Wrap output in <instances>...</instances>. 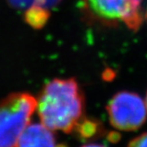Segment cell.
Listing matches in <instances>:
<instances>
[{
  "label": "cell",
  "instance_id": "cell-1",
  "mask_svg": "<svg viewBox=\"0 0 147 147\" xmlns=\"http://www.w3.org/2000/svg\"><path fill=\"white\" fill-rule=\"evenodd\" d=\"M38 114L52 131L69 133L75 129L84 110V99L74 79H56L47 83L37 99Z\"/></svg>",
  "mask_w": 147,
  "mask_h": 147
},
{
  "label": "cell",
  "instance_id": "cell-2",
  "mask_svg": "<svg viewBox=\"0 0 147 147\" xmlns=\"http://www.w3.org/2000/svg\"><path fill=\"white\" fill-rule=\"evenodd\" d=\"M36 108L37 99L26 92L11 93L0 100V147H17Z\"/></svg>",
  "mask_w": 147,
  "mask_h": 147
},
{
  "label": "cell",
  "instance_id": "cell-3",
  "mask_svg": "<svg viewBox=\"0 0 147 147\" xmlns=\"http://www.w3.org/2000/svg\"><path fill=\"white\" fill-rule=\"evenodd\" d=\"M111 125L121 131H135L146 120L145 101L137 93L120 92L116 93L106 106Z\"/></svg>",
  "mask_w": 147,
  "mask_h": 147
},
{
  "label": "cell",
  "instance_id": "cell-4",
  "mask_svg": "<svg viewBox=\"0 0 147 147\" xmlns=\"http://www.w3.org/2000/svg\"><path fill=\"white\" fill-rule=\"evenodd\" d=\"M92 15L108 23L123 22L137 30L142 22V0H85Z\"/></svg>",
  "mask_w": 147,
  "mask_h": 147
},
{
  "label": "cell",
  "instance_id": "cell-5",
  "mask_svg": "<svg viewBox=\"0 0 147 147\" xmlns=\"http://www.w3.org/2000/svg\"><path fill=\"white\" fill-rule=\"evenodd\" d=\"M17 147H56L52 130L41 123L29 124L22 131Z\"/></svg>",
  "mask_w": 147,
  "mask_h": 147
},
{
  "label": "cell",
  "instance_id": "cell-6",
  "mask_svg": "<svg viewBox=\"0 0 147 147\" xmlns=\"http://www.w3.org/2000/svg\"><path fill=\"white\" fill-rule=\"evenodd\" d=\"M12 6L16 7H37L48 10L57 4L61 0H8Z\"/></svg>",
  "mask_w": 147,
  "mask_h": 147
},
{
  "label": "cell",
  "instance_id": "cell-7",
  "mask_svg": "<svg viewBox=\"0 0 147 147\" xmlns=\"http://www.w3.org/2000/svg\"><path fill=\"white\" fill-rule=\"evenodd\" d=\"M75 129L78 131L79 137L85 139L93 137L97 131H99V125L94 121L84 119L83 121H79Z\"/></svg>",
  "mask_w": 147,
  "mask_h": 147
},
{
  "label": "cell",
  "instance_id": "cell-8",
  "mask_svg": "<svg viewBox=\"0 0 147 147\" xmlns=\"http://www.w3.org/2000/svg\"><path fill=\"white\" fill-rule=\"evenodd\" d=\"M127 147H147V131L132 139Z\"/></svg>",
  "mask_w": 147,
  "mask_h": 147
},
{
  "label": "cell",
  "instance_id": "cell-9",
  "mask_svg": "<svg viewBox=\"0 0 147 147\" xmlns=\"http://www.w3.org/2000/svg\"><path fill=\"white\" fill-rule=\"evenodd\" d=\"M107 137H108V139H109V141H110V142H117L119 140V138H120V135H119L118 132L113 131V132H110Z\"/></svg>",
  "mask_w": 147,
  "mask_h": 147
},
{
  "label": "cell",
  "instance_id": "cell-10",
  "mask_svg": "<svg viewBox=\"0 0 147 147\" xmlns=\"http://www.w3.org/2000/svg\"><path fill=\"white\" fill-rule=\"evenodd\" d=\"M81 147H105L104 146H101L99 144H94V143H91V144H87V145H84L83 146Z\"/></svg>",
  "mask_w": 147,
  "mask_h": 147
},
{
  "label": "cell",
  "instance_id": "cell-11",
  "mask_svg": "<svg viewBox=\"0 0 147 147\" xmlns=\"http://www.w3.org/2000/svg\"><path fill=\"white\" fill-rule=\"evenodd\" d=\"M56 147H67L65 145H59V146H56Z\"/></svg>",
  "mask_w": 147,
  "mask_h": 147
},
{
  "label": "cell",
  "instance_id": "cell-12",
  "mask_svg": "<svg viewBox=\"0 0 147 147\" xmlns=\"http://www.w3.org/2000/svg\"><path fill=\"white\" fill-rule=\"evenodd\" d=\"M145 103H146V110H147V93H146V101H145Z\"/></svg>",
  "mask_w": 147,
  "mask_h": 147
}]
</instances>
